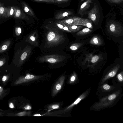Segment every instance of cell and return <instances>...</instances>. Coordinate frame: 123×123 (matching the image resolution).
<instances>
[{
  "instance_id": "obj_1",
  "label": "cell",
  "mask_w": 123,
  "mask_h": 123,
  "mask_svg": "<svg viewBox=\"0 0 123 123\" xmlns=\"http://www.w3.org/2000/svg\"><path fill=\"white\" fill-rule=\"evenodd\" d=\"M88 18L93 22L96 21L99 16V8L97 5L95 3L93 7L87 13Z\"/></svg>"
},
{
  "instance_id": "obj_2",
  "label": "cell",
  "mask_w": 123,
  "mask_h": 123,
  "mask_svg": "<svg viewBox=\"0 0 123 123\" xmlns=\"http://www.w3.org/2000/svg\"><path fill=\"white\" fill-rule=\"evenodd\" d=\"M93 0H86L80 6L78 11V14L83 16L89 8Z\"/></svg>"
},
{
  "instance_id": "obj_3",
  "label": "cell",
  "mask_w": 123,
  "mask_h": 123,
  "mask_svg": "<svg viewBox=\"0 0 123 123\" xmlns=\"http://www.w3.org/2000/svg\"><path fill=\"white\" fill-rule=\"evenodd\" d=\"M65 77L62 76L58 80L55 84L53 90L52 95L53 96L55 95L60 90L63 84Z\"/></svg>"
},
{
  "instance_id": "obj_4",
  "label": "cell",
  "mask_w": 123,
  "mask_h": 123,
  "mask_svg": "<svg viewBox=\"0 0 123 123\" xmlns=\"http://www.w3.org/2000/svg\"><path fill=\"white\" fill-rule=\"evenodd\" d=\"M41 77V76H37L32 74H28L24 77L20 78L16 81V84H20L36 80Z\"/></svg>"
},
{
  "instance_id": "obj_5",
  "label": "cell",
  "mask_w": 123,
  "mask_h": 123,
  "mask_svg": "<svg viewBox=\"0 0 123 123\" xmlns=\"http://www.w3.org/2000/svg\"><path fill=\"white\" fill-rule=\"evenodd\" d=\"M81 19L79 17H73L60 21L58 22V23L64 25L66 26L68 25H71Z\"/></svg>"
},
{
  "instance_id": "obj_6",
  "label": "cell",
  "mask_w": 123,
  "mask_h": 123,
  "mask_svg": "<svg viewBox=\"0 0 123 123\" xmlns=\"http://www.w3.org/2000/svg\"><path fill=\"white\" fill-rule=\"evenodd\" d=\"M70 25H83L86 26L89 28H91L92 27V25L91 21L90 20L88 19H83L82 18L80 20L77 21Z\"/></svg>"
},
{
  "instance_id": "obj_7",
  "label": "cell",
  "mask_w": 123,
  "mask_h": 123,
  "mask_svg": "<svg viewBox=\"0 0 123 123\" xmlns=\"http://www.w3.org/2000/svg\"><path fill=\"white\" fill-rule=\"evenodd\" d=\"M14 8L15 14L14 17L15 18L29 19L28 16L20 9L15 7Z\"/></svg>"
},
{
  "instance_id": "obj_8",
  "label": "cell",
  "mask_w": 123,
  "mask_h": 123,
  "mask_svg": "<svg viewBox=\"0 0 123 123\" xmlns=\"http://www.w3.org/2000/svg\"><path fill=\"white\" fill-rule=\"evenodd\" d=\"M22 8L24 11L28 15L33 17H35L34 13L30 6L24 1L21 3Z\"/></svg>"
},
{
  "instance_id": "obj_9",
  "label": "cell",
  "mask_w": 123,
  "mask_h": 123,
  "mask_svg": "<svg viewBox=\"0 0 123 123\" xmlns=\"http://www.w3.org/2000/svg\"><path fill=\"white\" fill-rule=\"evenodd\" d=\"M86 93H84L81 95L73 103L65 108L63 111L62 113L66 112L69 111L74 106L77 105L86 97Z\"/></svg>"
},
{
  "instance_id": "obj_10",
  "label": "cell",
  "mask_w": 123,
  "mask_h": 123,
  "mask_svg": "<svg viewBox=\"0 0 123 123\" xmlns=\"http://www.w3.org/2000/svg\"><path fill=\"white\" fill-rule=\"evenodd\" d=\"M108 25L110 31L114 32L117 30L121 28L119 24L114 21H111L109 22Z\"/></svg>"
},
{
  "instance_id": "obj_11",
  "label": "cell",
  "mask_w": 123,
  "mask_h": 123,
  "mask_svg": "<svg viewBox=\"0 0 123 123\" xmlns=\"http://www.w3.org/2000/svg\"><path fill=\"white\" fill-rule=\"evenodd\" d=\"M73 14L72 12L70 11H61L58 12L56 14L55 18L57 19H61L67 16Z\"/></svg>"
},
{
  "instance_id": "obj_12",
  "label": "cell",
  "mask_w": 123,
  "mask_h": 123,
  "mask_svg": "<svg viewBox=\"0 0 123 123\" xmlns=\"http://www.w3.org/2000/svg\"><path fill=\"white\" fill-rule=\"evenodd\" d=\"M117 67L115 68L113 70L110 71L109 73L105 77L103 81H104L114 76L116 74L117 71Z\"/></svg>"
},
{
  "instance_id": "obj_13",
  "label": "cell",
  "mask_w": 123,
  "mask_h": 123,
  "mask_svg": "<svg viewBox=\"0 0 123 123\" xmlns=\"http://www.w3.org/2000/svg\"><path fill=\"white\" fill-rule=\"evenodd\" d=\"M71 31L75 32L79 31L82 27V26L78 25H66Z\"/></svg>"
},
{
  "instance_id": "obj_14",
  "label": "cell",
  "mask_w": 123,
  "mask_h": 123,
  "mask_svg": "<svg viewBox=\"0 0 123 123\" xmlns=\"http://www.w3.org/2000/svg\"><path fill=\"white\" fill-rule=\"evenodd\" d=\"M15 14V8L14 6H11L8 8L6 13V18L14 16Z\"/></svg>"
},
{
  "instance_id": "obj_15",
  "label": "cell",
  "mask_w": 123,
  "mask_h": 123,
  "mask_svg": "<svg viewBox=\"0 0 123 123\" xmlns=\"http://www.w3.org/2000/svg\"><path fill=\"white\" fill-rule=\"evenodd\" d=\"M8 8L2 6H0V17L6 18Z\"/></svg>"
},
{
  "instance_id": "obj_16",
  "label": "cell",
  "mask_w": 123,
  "mask_h": 123,
  "mask_svg": "<svg viewBox=\"0 0 123 123\" xmlns=\"http://www.w3.org/2000/svg\"><path fill=\"white\" fill-rule=\"evenodd\" d=\"M56 25L60 29L65 31L71 32V31L67 26L64 25L59 23H56Z\"/></svg>"
},
{
  "instance_id": "obj_17",
  "label": "cell",
  "mask_w": 123,
  "mask_h": 123,
  "mask_svg": "<svg viewBox=\"0 0 123 123\" xmlns=\"http://www.w3.org/2000/svg\"><path fill=\"white\" fill-rule=\"evenodd\" d=\"M92 31L89 28H85L78 32V35H82L88 34Z\"/></svg>"
},
{
  "instance_id": "obj_18",
  "label": "cell",
  "mask_w": 123,
  "mask_h": 123,
  "mask_svg": "<svg viewBox=\"0 0 123 123\" xmlns=\"http://www.w3.org/2000/svg\"><path fill=\"white\" fill-rule=\"evenodd\" d=\"M70 0H50L51 3L60 4L67 2Z\"/></svg>"
},
{
  "instance_id": "obj_19",
  "label": "cell",
  "mask_w": 123,
  "mask_h": 123,
  "mask_svg": "<svg viewBox=\"0 0 123 123\" xmlns=\"http://www.w3.org/2000/svg\"><path fill=\"white\" fill-rule=\"evenodd\" d=\"M109 2L113 3L119 4L122 3L123 0H106Z\"/></svg>"
},
{
  "instance_id": "obj_20",
  "label": "cell",
  "mask_w": 123,
  "mask_h": 123,
  "mask_svg": "<svg viewBox=\"0 0 123 123\" xmlns=\"http://www.w3.org/2000/svg\"><path fill=\"white\" fill-rule=\"evenodd\" d=\"M79 47L78 44H75L71 46L70 47V48L72 50H75L78 49Z\"/></svg>"
},
{
  "instance_id": "obj_21",
  "label": "cell",
  "mask_w": 123,
  "mask_h": 123,
  "mask_svg": "<svg viewBox=\"0 0 123 123\" xmlns=\"http://www.w3.org/2000/svg\"><path fill=\"white\" fill-rule=\"evenodd\" d=\"M99 59L98 56L97 55H95L92 57L91 61L93 63H94L97 62Z\"/></svg>"
},
{
  "instance_id": "obj_22",
  "label": "cell",
  "mask_w": 123,
  "mask_h": 123,
  "mask_svg": "<svg viewBox=\"0 0 123 123\" xmlns=\"http://www.w3.org/2000/svg\"><path fill=\"white\" fill-rule=\"evenodd\" d=\"M116 97V95L114 94H112L108 97V99L109 100H111L115 99Z\"/></svg>"
},
{
  "instance_id": "obj_23",
  "label": "cell",
  "mask_w": 123,
  "mask_h": 123,
  "mask_svg": "<svg viewBox=\"0 0 123 123\" xmlns=\"http://www.w3.org/2000/svg\"><path fill=\"white\" fill-rule=\"evenodd\" d=\"M59 108V105L58 104H54L50 107V108L53 109H57Z\"/></svg>"
},
{
  "instance_id": "obj_24",
  "label": "cell",
  "mask_w": 123,
  "mask_h": 123,
  "mask_svg": "<svg viewBox=\"0 0 123 123\" xmlns=\"http://www.w3.org/2000/svg\"><path fill=\"white\" fill-rule=\"evenodd\" d=\"M47 61L50 63H53L55 62L56 61V60L54 58H50L48 59Z\"/></svg>"
},
{
  "instance_id": "obj_25",
  "label": "cell",
  "mask_w": 123,
  "mask_h": 123,
  "mask_svg": "<svg viewBox=\"0 0 123 123\" xmlns=\"http://www.w3.org/2000/svg\"><path fill=\"white\" fill-rule=\"evenodd\" d=\"M92 39L93 43L95 44H97L98 43L99 41L97 37H94Z\"/></svg>"
},
{
  "instance_id": "obj_26",
  "label": "cell",
  "mask_w": 123,
  "mask_h": 123,
  "mask_svg": "<svg viewBox=\"0 0 123 123\" xmlns=\"http://www.w3.org/2000/svg\"><path fill=\"white\" fill-rule=\"evenodd\" d=\"M27 54L26 52H24L22 54L21 57V59L22 60H25L26 58Z\"/></svg>"
},
{
  "instance_id": "obj_27",
  "label": "cell",
  "mask_w": 123,
  "mask_h": 123,
  "mask_svg": "<svg viewBox=\"0 0 123 123\" xmlns=\"http://www.w3.org/2000/svg\"><path fill=\"white\" fill-rule=\"evenodd\" d=\"M35 1L39 2H45L48 3H50V0H33Z\"/></svg>"
},
{
  "instance_id": "obj_28",
  "label": "cell",
  "mask_w": 123,
  "mask_h": 123,
  "mask_svg": "<svg viewBox=\"0 0 123 123\" xmlns=\"http://www.w3.org/2000/svg\"><path fill=\"white\" fill-rule=\"evenodd\" d=\"M117 77L119 80L122 81H123V76L121 74H118L117 75Z\"/></svg>"
},
{
  "instance_id": "obj_29",
  "label": "cell",
  "mask_w": 123,
  "mask_h": 123,
  "mask_svg": "<svg viewBox=\"0 0 123 123\" xmlns=\"http://www.w3.org/2000/svg\"><path fill=\"white\" fill-rule=\"evenodd\" d=\"M103 88L105 90H108L110 88V86L108 84H105L103 86Z\"/></svg>"
},
{
  "instance_id": "obj_30",
  "label": "cell",
  "mask_w": 123,
  "mask_h": 123,
  "mask_svg": "<svg viewBox=\"0 0 123 123\" xmlns=\"http://www.w3.org/2000/svg\"><path fill=\"white\" fill-rule=\"evenodd\" d=\"M26 112L25 111H24L20 112L18 114V116H25L26 115Z\"/></svg>"
},
{
  "instance_id": "obj_31",
  "label": "cell",
  "mask_w": 123,
  "mask_h": 123,
  "mask_svg": "<svg viewBox=\"0 0 123 123\" xmlns=\"http://www.w3.org/2000/svg\"><path fill=\"white\" fill-rule=\"evenodd\" d=\"M24 108L25 110H30L31 109V107L30 105H27L24 107Z\"/></svg>"
},
{
  "instance_id": "obj_32",
  "label": "cell",
  "mask_w": 123,
  "mask_h": 123,
  "mask_svg": "<svg viewBox=\"0 0 123 123\" xmlns=\"http://www.w3.org/2000/svg\"><path fill=\"white\" fill-rule=\"evenodd\" d=\"M75 77L74 75L72 76L70 78V82H72L74 81L75 79Z\"/></svg>"
},
{
  "instance_id": "obj_33",
  "label": "cell",
  "mask_w": 123,
  "mask_h": 123,
  "mask_svg": "<svg viewBox=\"0 0 123 123\" xmlns=\"http://www.w3.org/2000/svg\"><path fill=\"white\" fill-rule=\"evenodd\" d=\"M7 47L6 45H4L2 47L1 49L2 50H6L7 48Z\"/></svg>"
},
{
  "instance_id": "obj_34",
  "label": "cell",
  "mask_w": 123,
  "mask_h": 123,
  "mask_svg": "<svg viewBox=\"0 0 123 123\" xmlns=\"http://www.w3.org/2000/svg\"><path fill=\"white\" fill-rule=\"evenodd\" d=\"M7 79V77L6 76H4L2 78V80L3 81H5Z\"/></svg>"
},
{
  "instance_id": "obj_35",
  "label": "cell",
  "mask_w": 123,
  "mask_h": 123,
  "mask_svg": "<svg viewBox=\"0 0 123 123\" xmlns=\"http://www.w3.org/2000/svg\"><path fill=\"white\" fill-rule=\"evenodd\" d=\"M9 107L12 108H14V105L12 103H10L9 104Z\"/></svg>"
},
{
  "instance_id": "obj_36",
  "label": "cell",
  "mask_w": 123,
  "mask_h": 123,
  "mask_svg": "<svg viewBox=\"0 0 123 123\" xmlns=\"http://www.w3.org/2000/svg\"><path fill=\"white\" fill-rule=\"evenodd\" d=\"M17 31L18 33L19 34H20L21 31V29L20 28V27L18 28L17 29Z\"/></svg>"
},
{
  "instance_id": "obj_37",
  "label": "cell",
  "mask_w": 123,
  "mask_h": 123,
  "mask_svg": "<svg viewBox=\"0 0 123 123\" xmlns=\"http://www.w3.org/2000/svg\"><path fill=\"white\" fill-rule=\"evenodd\" d=\"M30 39L32 41H34L35 40V37L32 36H31L30 37Z\"/></svg>"
},
{
  "instance_id": "obj_38",
  "label": "cell",
  "mask_w": 123,
  "mask_h": 123,
  "mask_svg": "<svg viewBox=\"0 0 123 123\" xmlns=\"http://www.w3.org/2000/svg\"><path fill=\"white\" fill-rule=\"evenodd\" d=\"M41 115L40 114H36L33 115V116H40Z\"/></svg>"
},
{
  "instance_id": "obj_39",
  "label": "cell",
  "mask_w": 123,
  "mask_h": 123,
  "mask_svg": "<svg viewBox=\"0 0 123 123\" xmlns=\"http://www.w3.org/2000/svg\"><path fill=\"white\" fill-rule=\"evenodd\" d=\"M4 64V62L2 61H0V67L2 66Z\"/></svg>"
},
{
  "instance_id": "obj_40",
  "label": "cell",
  "mask_w": 123,
  "mask_h": 123,
  "mask_svg": "<svg viewBox=\"0 0 123 123\" xmlns=\"http://www.w3.org/2000/svg\"><path fill=\"white\" fill-rule=\"evenodd\" d=\"M84 0H80V1L81 2L83 1Z\"/></svg>"
},
{
  "instance_id": "obj_41",
  "label": "cell",
  "mask_w": 123,
  "mask_h": 123,
  "mask_svg": "<svg viewBox=\"0 0 123 123\" xmlns=\"http://www.w3.org/2000/svg\"><path fill=\"white\" fill-rule=\"evenodd\" d=\"M1 5H0V7Z\"/></svg>"
},
{
  "instance_id": "obj_42",
  "label": "cell",
  "mask_w": 123,
  "mask_h": 123,
  "mask_svg": "<svg viewBox=\"0 0 123 123\" xmlns=\"http://www.w3.org/2000/svg\"></svg>"
}]
</instances>
